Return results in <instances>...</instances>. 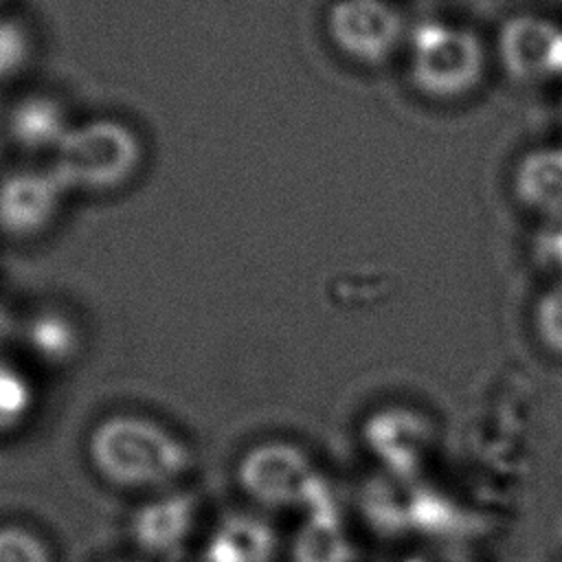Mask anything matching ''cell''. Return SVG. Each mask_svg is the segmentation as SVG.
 Returning a JSON list of instances; mask_svg holds the SVG:
<instances>
[{
	"label": "cell",
	"mask_w": 562,
	"mask_h": 562,
	"mask_svg": "<svg viewBox=\"0 0 562 562\" xmlns=\"http://www.w3.org/2000/svg\"><path fill=\"white\" fill-rule=\"evenodd\" d=\"M200 520V501L184 487L143 496L132 509V544L151 558H176L187 549Z\"/></svg>",
	"instance_id": "obj_8"
},
{
	"label": "cell",
	"mask_w": 562,
	"mask_h": 562,
	"mask_svg": "<svg viewBox=\"0 0 562 562\" xmlns=\"http://www.w3.org/2000/svg\"><path fill=\"white\" fill-rule=\"evenodd\" d=\"M331 44L351 61L380 66L406 40V20L391 0H336L327 11Z\"/></svg>",
	"instance_id": "obj_5"
},
{
	"label": "cell",
	"mask_w": 562,
	"mask_h": 562,
	"mask_svg": "<svg viewBox=\"0 0 562 562\" xmlns=\"http://www.w3.org/2000/svg\"><path fill=\"white\" fill-rule=\"evenodd\" d=\"M15 329V323H13V316L9 314V310L0 303V345L13 334Z\"/></svg>",
	"instance_id": "obj_18"
},
{
	"label": "cell",
	"mask_w": 562,
	"mask_h": 562,
	"mask_svg": "<svg viewBox=\"0 0 562 562\" xmlns=\"http://www.w3.org/2000/svg\"><path fill=\"white\" fill-rule=\"evenodd\" d=\"M349 544L327 509L305 514L290 544V562H347Z\"/></svg>",
	"instance_id": "obj_13"
},
{
	"label": "cell",
	"mask_w": 562,
	"mask_h": 562,
	"mask_svg": "<svg viewBox=\"0 0 562 562\" xmlns=\"http://www.w3.org/2000/svg\"><path fill=\"white\" fill-rule=\"evenodd\" d=\"M487 70V48L468 26L428 20L408 35V75L413 86L437 101L474 92Z\"/></svg>",
	"instance_id": "obj_2"
},
{
	"label": "cell",
	"mask_w": 562,
	"mask_h": 562,
	"mask_svg": "<svg viewBox=\"0 0 562 562\" xmlns=\"http://www.w3.org/2000/svg\"><path fill=\"white\" fill-rule=\"evenodd\" d=\"M31 57V35L13 18H0V79L15 77Z\"/></svg>",
	"instance_id": "obj_16"
},
{
	"label": "cell",
	"mask_w": 562,
	"mask_h": 562,
	"mask_svg": "<svg viewBox=\"0 0 562 562\" xmlns=\"http://www.w3.org/2000/svg\"><path fill=\"white\" fill-rule=\"evenodd\" d=\"M503 72L518 83L562 77V24L540 13L509 15L494 42Z\"/></svg>",
	"instance_id": "obj_6"
},
{
	"label": "cell",
	"mask_w": 562,
	"mask_h": 562,
	"mask_svg": "<svg viewBox=\"0 0 562 562\" xmlns=\"http://www.w3.org/2000/svg\"><path fill=\"white\" fill-rule=\"evenodd\" d=\"M37 408L33 375L15 360L0 356V437L24 428Z\"/></svg>",
	"instance_id": "obj_14"
},
{
	"label": "cell",
	"mask_w": 562,
	"mask_h": 562,
	"mask_svg": "<svg viewBox=\"0 0 562 562\" xmlns=\"http://www.w3.org/2000/svg\"><path fill=\"white\" fill-rule=\"evenodd\" d=\"M235 479L241 494L261 509H325L321 474L310 454L292 441L266 439L246 448Z\"/></svg>",
	"instance_id": "obj_4"
},
{
	"label": "cell",
	"mask_w": 562,
	"mask_h": 562,
	"mask_svg": "<svg viewBox=\"0 0 562 562\" xmlns=\"http://www.w3.org/2000/svg\"><path fill=\"white\" fill-rule=\"evenodd\" d=\"M516 200L544 217H562V145H542L525 151L514 167Z\"/></svg>",
	"instance_id": "obj_11"
},
{
	"label": "cell",
	"mask_w": 562,
	"mask_h": 562,
	"mask_svg": "<svg viewBox=\"0 0 562 562\" xmlns=\"http://www.w3.org/2000/svg\"><path fill=\"white\" fill-rule=\"evenodd\" d=\"M0 562H55L48 540L22 522L0 525Z\"/></svg>",
	"instance_id": "obj_15"
},
{
	"label": "cell",
	"mask_w": 562,
	"mask_h": 562,
	"mask_svg": "<svg viewBox=\"0 0 562 562\" xmlns=\"http://www.w3.org/2000/svg\"><path fill=\"white\" fill-rule=\"evenodd\" d=\"M70 127L64 105L48 94H29L9 112V134L13 143L26 151L55 154Z\"/></svg>",
	"instance_id": "obj_12"
},
{
	"label": "cell",
	"mask_w": 562,
	"mask_h": 562,
	"mask_svg": "<svg viewBox=\"0 0 562 562\" xmlns=\"http://www.w3.org/2000/svg\"><path fill=\"white\" fill-rule=\"evenodd\" d=\"M140 158L143 145L127 123L92 119L70 127L50 169L68 191L108 193L136 173Z\"/></svg>",
	"instance_id": "obj_3"
},
{
	"label": "cell",
	"mask_w": 562,
	"mask_h": 562,
	"mask_svg": "<svg viewBox=\"0 0 562 562\" xmlns=\"http://www.w3.org/2000/svg\"><path fill=\"white\" fill-rule=\"evenodd\" d=\"M279 551L274 527L259 514L235 512L217 520L202 551V562H272Z\"/></svg>",
	"instance_id": "obj_10"
},
{
	"label": "cell",
	"mask_w": 562,
	"mask_h": 562,
	"mask_svg": "<svg viewBox=\"0 0 562 562\" xmlns=\"http://www.w3.org/2000/svg\"><path fill=\"white\" fill-rule=\"evenodd\" d=\"M112 562H140V560H112Z\"/></svg>",
	"instance_id": "obj_19"
},
{
	"label": "cell",
	"mask_w": 562,
	"mask_h": 562,
	"mask_svg": "<svg viewBox=\"0 0 562 562\" xmlns=\"http://www.w3.org/2000/svg\"><path fill=\"white\" fill-rule=\"evenodd\" d=\"M68 189L46 169H15L0 178V233L15 241L44 235L57 220Z\"/></svg>",
	"instance_id": "obj_7"
},
{
	"label": "cell",
	"mask_w": 562,
	"mask_h": 562,
	"mask_svg": "<svg viewBox=\"0 0 562 562\" xmlns=\"http://www.w3.org/2000/svg\"><path fill=\"white\" fill-rule=\"evenodd\" d=\"M24 351L46 369H68L83 351L86 338L79 318L61 305H42L20 325Z\"/></svg>",
	"instance_id": "obj_9"
},
{
	"label": "cell",
	"mask_w": 562,
	"mask_h": 562,
	"mask_svg": "<svg viewBox=\"0 0 562 562\" xmlns=\"http://www.w3.org/2000/svg\"><path fill=\"white\" fill-rule=\"evenodd\" d=\"M86 459L105 485L140 498L182 487L195 461L182 435L136 411L101 417L86 437Z\"/></svg>",
	"instance_id": "obj_1"
},
{
	"label": "cell",
	"mask_w": 562,
	"mask_h": 562,
	"mask_svg": "<svg viewBox=\"0 0 562 562\" xmlns=\"http://www.w3.org/2000/svg\"><path fill=\"white\" fill-rule=\"evenodd\" d=\"M0 2H2V0H0Z\"/></svg>",
	"instance_id": "obj_20"
},
{
	"label": "cell",
	"mask_w": 562,
	"mask_h": 562,
	"mask_svg": "<svg viewBox=\"0 0 562 562\" xmlns=\"http://www.w3.org/2000/svg\"><path fill=\"white\" fill-rule=\"evenodd\" d=\"M536 331L553 353L562 356V279L540 296L536 307Z\"/></svg>",
	"instance_id": "obj_17"
}]
</instances>
